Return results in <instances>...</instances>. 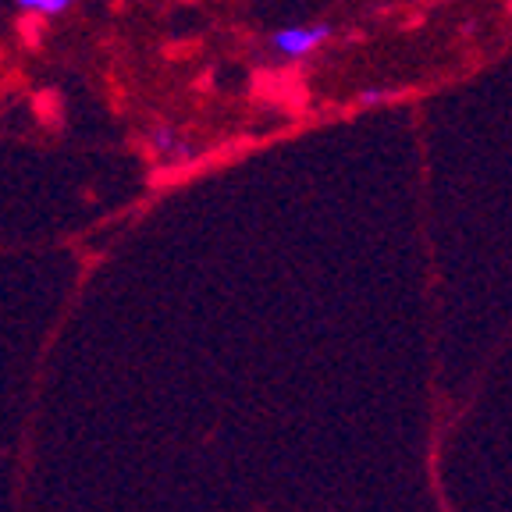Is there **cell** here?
<instances>
[{"mask_svg": "<svg viewBox=\"0 0 512 512\" xmlns=\"http://www.w3.org/2000/svg\"><path fill=\"white\" fill-rule=\"evenodd\" d=\"M328 36H331L328 25H296V29L274 32V47L285 57H306L313 47H320V43L328 40Z\"/></svg>", "mask_w": 512, "mask_h": 512, "instance_id": "cell-1", "label": "cell"}, {"mask_svg": "<svg viewBox=\"0 0 512 512\" xmlns=\"http://www.w3.org/2000/svg\"><path fill=\"white\" fill-rule=\"evenodd\" d=\"M150 143L157 146L160 153H168V150H175V143H178V136H175V128H157L150 136Z\"/></svg>", "mask_w": 512, "mask_h": 512, "instance_id": "cell-3", "label": "cell"}, {"mask_svg": "<svg viewBox=\"0 0 512 512\" xmlns=\"http://www.w3.org/2000/svg\"><path fill=\"white\" fill-rule=\"evenodd\" d=\"M381 100H384V93H377V89H370V93L360 96V104H381Z\"/></svg>", "mask_w": 512, "mask_h": 512, "instance_id": "cell-4", "label": "cell"}, {"mask_svg": "<svg viewBox=\"0 0 512 512\" xmlns=\"http://www.w3.org/2000/svg\"><path fill=\"white\" fill-rule=\"evenodd\" d=\"M22 11H36V15H61L75 4V0H15Z\"/></svg>", "mask_w": 512, "mask_h": 512, "instance_id": "cell-2", "label": "cell"}]
</instances>
